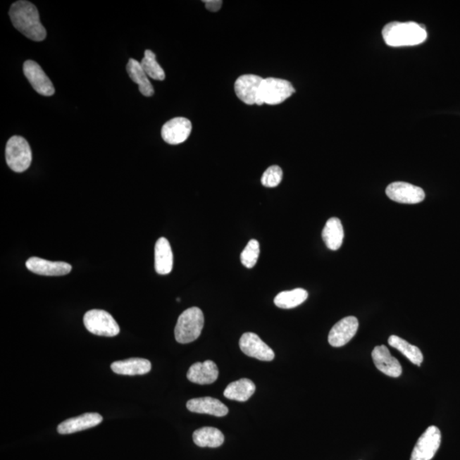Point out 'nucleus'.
<instances>
[{
    "instance_id": "f8f14e48",
    "label": "nucleus",
    "mask_w": 460,
    "mask_h": 460,
    "mask_svg": "<svg viewBox=\"0 0 460 460\" xmlns=\"http://www.w3.org/2000/svg\"><path fill=\"white\" fill-rule=\"evenodd\" d=\"M191 131H192V124L190 120L186 118L178 117L163 125L161 137L168 144L178 145L188 139Z\"/></svg>"
},
{
    "instance_id": "dca6fc26",
    "label": "nucleus",
    "mask_w": 460,
    "mask_h": 460,
    "mask_svg": "<svg viewBox=\"0 0 460 460\" xmlns=\"http://www.w3.org/2000/svg\"><path fill=\"white\" fill-rule=\"evenodd\" d=\"M101 421H103V417L99 414H85L61 423L58 427V433L61 435L79 433V431L93 428V427L100 425Z\"/></svg>"
},
{
    "instance_id": "393cba45",
    "label": "nucleus",
    "mask_w": 460,
    "mask_h": 460,
    "mask_svg": "<svg viewBox=\"0 0 460 460\" xmlns=\"http://www.w3.org/2000/svg\"><path fill=\"white\" fill-rule=\"evenodd\" d=\"M389 344L404 355L412 363L421 366L424 361V356L416 346L411 344L402 337L392 335L388 340Z\"/></svg>"
},
{
    "instance_id": "f03ea898",
    "label": "nucleus",
    "mask_w": 460,
    "mask_h": 460,
    "mask_svg": "<svg viewBox=\"0 0 460 460\" xmlns=\"http://www.w3.org/2000/svg\"><path fill=\"white\" fill-rule=\"evenodd\" d=\"M386 44L392 47L414 46L424 43L427 39L425 27L414 22H392L382 31Z\"/></svg>"
},
{
    "instance_id": "39448f33",
    "label": "nucleus",
    "mask_w": 460,
    "mask_h": 460,
    "mask_svg": "<svg viewBox=\"0 0 460 460\" xmlns=\"http://www.w3.org/2000/svg\"><path fill=\"white\" fill-rule=\"evenodd\" d=\"M85 328L92 335L104 337H115L119 335L120 328L108 312L101 309H92L84 316Z\"/></svg>"
},
{
    "instance_id": "20e7f679",
    "label": "nucleus",
    "mask_w": 460,
    "mask_h": 460,
    "mask_svg": "<svg viewBox=\"0 0 460 460\" xmlns=\"http://www.w3.org/2000/svg\"><path fill=\"white\" fill-rule=\"evenodd\" d=\"M8 166L15 173L25 172L32 163V150L25 138L13 136L8 141L6 149Z\"/></svg>"
},
{
    "instance_id": "bb28decb",
    "label": "nucleus",
    "mask_w": 460,
    "mask_h": 460,
    "mask_svg": "<svg viewBox=\"0 0 460 460\" xmlns=\"http://www.w3.org/2000/svg\"><path fill=\"white\" fill-rule=\"evenodd\" d=\"M141 66L150 78L156 80H165V72L161 65L158 63L156 56L152 51H145L144 58L142 60Z\"/></svg>"
},
{
    "instance_id": "c85d7f7f",
    "label": "nucleus",
    "mask_w": 460,
    "mask_h": 460,
    "mask_svg": "<svg viewBox=\"0 0 460 460\" xmlns=\"http://www.w3.org/2000/svg\"><path fill=\"white\" fill-rule=\"evenodd\" d=\"M282 178L283 172L282 168L278 166H272L263 174L261 182L267 188H275L282 182Z\"/></svg>"
},
{
    "instance_id": "f3484780",
    "label": "nucleus",
    "mask_w": 460,
    "mask_h": 460,
    "mask_svg": "<svg viewBox=\"0 0 460 460\" xmlns=\"http://www.w3.org/2000/svg\"><path fill=\"white\" fill-rule=\"evenodd\" d=\"M218 366L213 361L207 360L191 366L187 378L194 384L210 385L218 380Z\"/></svg>"
},
{
    "instance_id": "6e6552de",
    "label": "nucleus",
    "mask_w": 460,
    "mask_h": 460,
    "mask_svg": "<svg viewBox=\"0 0 460 460\" xmlns=\"http://www.w3.org/2000/svg\"><path fill=\"white\" fill-rule=\"evenodd\" d=\"M386 194L392 201L402 204H418L425 198L424 190L404 182L390 183L386 189Z\"/></svg>"
},
{
    "instance_id": "2eb2a0df",
    "label": "nucleus",
    "mask_w": 460,
    "mask_h": 460,
    "mask_svg": "<svg viewBox=\"0 0 460 460\" xmlns=\"http://www.w3.org/2000/svg\"><path fill=\"white\" fill-rule=\"evenodd\" d=\"M373 363L385 375L398 378L402 375V368L397 359L392 356L385 345L377 346L372 352Z\"/></svg>"
},
{
    "instance_id": "f257e3e1",
    "label": "nucleus",
    "mask_w": 460,
    "mask_h": 460,
    "mask_svg": "<svg viewBox=\"0 0 460 460\" xmlns=\"http://www.w3.org/2000/svg\"><path fill=\"white\" fill-rule=\"evenodd\" d=\"M9 14L14 27L27 39L39 42L46 38V28L34 4L23 0L15 2Z\"/></svg>"
},
{
    "instance_id": "aec40b11",
    "label": "nucleus",
    "mask_w": 460,
    "mask_h": 460,
    "mask_svg": "<svg viewBox=\"0 0 460 460\" xmlns=\"http://www.w3.org/2000/svg\"><path fill=\"white\" fill-rule=\"evenodd\" d=\"M151 362L142 358H131L124 361H117L111 365L113 372L120 375H144L151 370Z\"/></svg>"
},
{
    "instance_id": "423d86ee",
    "label": "nucleus",
    "mask_w": 460,
    "mask_h": 460,
    "mask_svg": "<svg viewBox=\"0 0 460 460\" xmlns=\"http://www.w3.org/2000/svg\"><path fill=\"white\" fill-rule=\"evenodd\" d=\"M294 92L295 89L287 80L275 78L263 79L259 93L260 104H282Z\"/></svg>"
},
{
    "instance_id": "5701e85b",
    "label": "nucleus",
    "mask_w": 460,
    "mask_h": 460,
    "mask_svg": "<svg viewBox=\"0 0 460 460\" xmlns=\"http://www.w3.org/2000/svg\"><path fill=\"white\" fill-rule=\"evenodd\" d=\"M256 386L254 382L248 378H242L228 385L223 396L230 400L247 402L254 394Z\"/></svg>"
},
{
    "instance_id": "a878e982",
    "label": "nucleus",
    "mask_w": 460,
    "mask_h": 460,
    "mask_svg": "<svg viewBox=\"0 0 460 460\" xmlns=\"http://www.w3.org/2000/svg\"><path fill=\"white\" fill-rule=\"evenodd\" d=\"M308 299V292L303 288H296L291 291L280 292L274 299L278 308L289 309L299 306Z\"/></svg>"
},
{
    "instance_id": "412c9836",
    "label": "nucleus",
    "mask_w": 460,
    "mask_h": 460,
    "mask_svg": "<svg viewBox=\"0 0 460 460\" xmlns=\"http://www.w3.org/2000/svg\"><path fill=\"white\" fill-rule=\"evenodd\" d=\"M344 228L339 218L328 220L323 231V239L325 246L332 251L339 250L344 241Z\"/></svg>"
},
{
    "instance_id": "4be33fe9",
    "label": "nucleus",
    "mask_w": 460,
    "mask_h": 460,
    "mask_svg": "<svg viewBox=\"0 0 460 460\" xmlns=\"http://www.w3.org/2000/svg\"><path fill=\"white\" fill-rule=\"evenodd\" d=\"M126 70L133 82L138 85L142 95L152 97L154 94L153 85L144 68H142L141 63L133 58L130 59L128 66H126Z\"/></svg>"
},
{
    "instance_id": "1a4fd4ad",
    "label": "nucleus",
    "mask_w": 460,
    "mask_h": 460,
    "mask_svg": "<svg viewBox=\"0 0 460 460\" xmlns=\"http://www.w3.org/2000/svg\"><path fill=\"white\" fill-rule=\"evenodd\" d=\"M263 79L254 75L239 77L235 81V91L238 99L247 105L260 104L259 93Z\"/></svg>"
},
{
    "instance_id": "7ed1b4c3",
    "label": "nucleus",
    "mask_w": 460,
    "mask_h": 460,
    "mask_svg": "<svg viewBox=\"0 0 460 460\" xmlns=\"http://www.w3.org/2000/svg\"><path fill=\"white\" fill-rule=\"evenodd\" d=\"M204 327V315L201 309L192 307L183 311L178 317L175 337L178 343L189 344L197 340Z\"/></svg>"
},
{
    "instance_id": "a211bd4d",
    "label": "nucleus",
    "mask_w": 460,
    "mask_h": 460,
    "mask_svg": "<svg viewBox=\"0 0 460 460\" xmlns=\"http://www.w3.org/2000/svg\"><path fill=\"white\" fill-rule=\"evenodd\" d=\"M187 409L192 413L213 415L216 417H223L229 413V409L222 402L209 397L191 399L187 402Z\"/></svg>"
},
{
    "instance_id": "4468645a",
    "label": "nucleus",
    "mask_w": 460,
    "mask_h": 460,
    "mask_svg": "<svg viewBox=\"0 0 460 460\" xmlns=\"http://www.w3.org/2000/svg\"><path fill=\"white\" fill-rule=\"evenodd\" d=\"M27 270L35 274L44 276H62L72 271L70 264L65 262H52L32 256L26 263Z\"/></svg>"
},
{
    "instance_id": "c756f323",
    "label": "nucleus",
    "mask_w": 460,
    "mask_h": 460,
    "mask_svg": "<svg viewBox=\"0 0 460 460\" xmlns=\"http://www.w3.org/2000/svg\"><path fill=\"white\" fill-rule=\"evenodd\" d=\"M203 2L206 4V9L213 12L218 11L223 6L221 0H206Z\"/></svg>"
},
{
    "instance_id": "9b49d317",
    "label": "nucleus",
    "mask_w": 460,
    "mask_h": 460,
    "mask_svg": "<svg viewBox=\"0 0 460 460\" xmlns=\"http://www.w3.org/2000/svg\"><path fill=\"white\" fill-rule=\"evenodd\" d=\"M239 345L242 352L248 356L263 361L274 360L275 352L256 333H244L240 340Z\"/></svg>"
},
{
    "instance_id": "9d476101",
    "label": "nucleus",
    "mask_w": 460,
    "mask_h": 460,
    "mask_svg": "<svg viewBox=\"0 0 460 460\" xmlns=\"http://www.w3.org/2000/svg\"><path fill=\"white\" fill-rule=\"evenodd\" d=\"M23 73L39 94L46 97L54 95V85L38 63L31 60L26 61L23 64Z\"/></svg>"
},
{
    "instance_id": "ddd939ff",
    "label": "nucleus",
    "mask_w": 460,
    "mask_h": 460,
    "mask_svg": "<svg viewBox=\"0 0 460 460\" xmlns=\"http://www.w3.org/2000/svg\"><path fill=\"white\" fill-rule=\"evenodd\" d=\"M359 321L355 316H348L333 325L329 332L328 342L332 347H342L356 335Z\"/></svg>"
},
{
    "instance_id": "b1692460",
    "label": "nucleus",
    "mask_w": 460,
    "mask_h": 460,
    "mask_svg": "<svg viewBox=\"0 0 460 460\" xmlns=\"http://www.w3.org/2000/svg\"><path fill=\"white\" fill-rule=\"evenodd\" d=\"M193 440L195 445L201 447H218L225 442V435L213 427H202L194 431Z\"/></svg>"
},
{
    "instance_id": "cd10ccee",
    "label": "nucleus",
    "mask_w": 460,
    "mask_h": 460,
    "mask_svg": "<svg viewBox=\"0 0 460 460\" xmlns=\"http://www.w3.org/2000/svg\"><path fill=\"white\" fill-rule=\"evenodd\" d=\"M259 254L260 247L259 242L256 241V240H251L241 254V260L243 266L247 268H254L256 262H258Z\"/></svg>"
},
{
    "instance_id": "6ab92c4d",
    "label": "nucleus",
    "mask_w": 460,
    "mask_h": 460,
    "mask_svg": "<svg viewBox=\"0 0 460 460\" xmlns=\"http://www.w3.org/2000/svg\"><path fill=\"white\" fill-rule=\"evenodd\" d=\"M154 267L158 274H170L173 268V254L168 239L158 240L154 248Z\"/></svg>"
},
{
    "instance_id": "0eeeda50",
    "label": "nucleus",
    "mask_w": 460,
    "mask_h": 460,
    "mask_svg": "<svg viewBox=\"0 0 460 460\" xmlns=\"http://www.w3.org/2000/svg\"><path fill=\"white\" fill-rule=\"evenodd\" d=\"M442 434L437 426H430L421 437L411 455L410 460H431L441 446Z\"/></svg>"
}]
</instances>
